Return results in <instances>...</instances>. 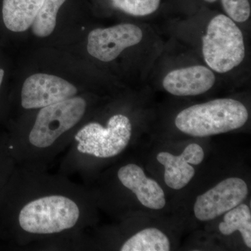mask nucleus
<instances>
[{
    "label": "nucleus",
    "mask_w": 251,
    "mask_h": 251,
    "mask_svg": "<svg viewBox=\"0 0 251 251\" xmlns=\"http://www.w3.org/2000/svg\"><path fill=\"white\" fill-rule=\"evenodd\" d=\"M87 110V100L77 96L38 109L27 128L8 133L16 164L49 169L72 141Z\"/></svg>",
    "instance_id": "nucleus-2"
},
{
    "label": "nucleus",
    "mask_w": 251,
    "mask_h": 251,
    "mask_svg": "<svg viewBox=\"0 0 251 251\" xmlns=\"http://www.w3.org/2000/svg\"><path fill=\"white\" fill-rule=\"evenodd\" d=\"M204 158V150L196 143L189 144L179 156L167 151L157 155V161L165 168L164 180L168 187L180 190L187 186L195 175L191 165H199Z\"/></svg>",
    "instance_id": "nucleus-11"
},
{
    "label": "nucleus",
    "mask_w": 251,
    "mask_h": 251,
    "mask_svg": "<svg viewBox=\"0 0 251 251\" xmlns=\"http://www.w3.org/2000/svg\"><path fill=\"white\" fill-rule=\"evenodd\" d=\"M215 82V74L211 69L195 65L171 71L163 78L162 84L163 88L173 95L193 97L210 90Z\"/></svg>",
    "instance_id": "nucleus-10"
},
{
    "label": "nucleus",
    "mask_w": 251,
    "mask_h": 251,
    "mask_svg": "<svg viewBox=\"0 0 251 251\" xmlns=\"http://www.w3.org/2000/svg\"><path fill=\"white\" fill-rule=\"evenodd\" d=\"M171 242L164 232L155 227L140 230L120 247L121 251H169Z\"/></svg>",
    "instance_id": "nucleus-13"
},
{
    "label": "nucleus",
    "mask_w": 251,
    "mask_h": 251,
    "mask_svg": "<svg viewBox=\"0 0 251 251\" xmlns=\"http://www.w3.org/2000/svg\"><path fill=\"white\" fill-rule=\"evenodd\" d=\"M132 136L130 119L117 113L105 125L98 122L81 125L64 150L59 173L85 178L94 161L112 159L120 156L128 147Z\"/></svg>",
    "instance_id": "nucleus-3"
},
{
    "label": "nucleus",
    "mask_w": 251,
    "mask_h": 251,
    "mask_svg": "<svg viewBox=\"0 0 251 251\" xmlns=\"http://www.w3.org/2000/svg\"><path fill=\"white\" fill-rule=\"evenodd\" d=\"M143 38L142 29L130 23L97 28L89 34L87 49L94 58L101 62H111L125 49L141 42Z\"/></svg>",
    "instance_id": "nucleus-8"
},
{
    "label": "nucleus",
    "mask_w": 251,
    "mask_h": 251,
    "mask_svg": "<svg viewBox=\"0 0 251 251\" xmlns=\"http://www.w3.org/2000/svg\"><path fill=\"white\" fill-rule=\"evenodd\" d=\"M246 49L242 30L228 16L219 14L211 20L202 37V54L208 67L225 74L244 60Z\"/></svg>",
    "instance_id": "nucleus-5"
},
{
    "label": "nucleus",
    "mask_w": 251,
    "mask_h": 251,
    "mask_svg": "<svg viewBox=\"0 0 251 251\" xmlns=\"http://www.w3.org/2000/svg\"><path fill=\"white\" fill-rule=\"evenodd\" d=\"M5 77V71L3 68L0 67V90H1V86H2L3 82Z\"/></svg>",
    "instance_id": "nucleus-19"
},
{
    "label": "nucleus",
    "mask_w": 251,
    "mask_h": 251,
    "mask_svg": "<svg viewBox=\"0 0 251 251\" xmlns=\"http://www.w3.org/2000/svg\"><path fill=\"white\" fill-rule=\"evenodd\" d=\"M65 1L66 0H44L31 26L34 36L47 37L53 32L57 23V13Z\"/></svg>",
    "instance_id": "nucleus-15"
},
{
    "label": "nucleus",
    "mask_w": 251,
    "mask_h": 251,
    "mask_svg": "<svg viewBox=\"0 0 251 251\" xmlns=\"http://www.w3.org/2000/svg\"><path fill=\"white\" fill-rule=\"evenodd\" d=\"M204 1H206V2L214 3L217 1V0H204Z\"/></svg>",
    "instance_id": "nucleus-20"
},
{
    "label": "nucleus",
    "mask_w": 251,
    "mask_h": 251,
    "mask_svg": "<svg viewBox=\"0 0 251 251\" xmlns=\"http://www.w3.org/2000/svg\"><path fill=\"white\" fill-rule=\"evenodd\" d=\"M77 87L62 77L46 74H33L25 81L20 103L25 110H38L77 95Z\"/></svg>",
    "instance_id": "nucleus-7"
},
{
    "label": "nucleus",
    "mask_w": 251,
    "mask_h": 251,
    "mask_svg": "<svg viewBox=\"0 0 251 251\" xmlns=\"http://www.w3.org/2000/svg\"><path fill=\"white\" fill-rule=\"evenodd\" d=\"M119 184L134 193L140 204L149 209L159 210L166 204L164 191L157 181L148 177L143 168L135 163H128L118 168Z\"/></svg>",
    "instance_id": "nucleus-9"
},
{
    "label": "nucleus",
    "mask_w": 251,
    "mask_h": 251,
    "mask_svg": "<svg viewBox=\"0 0 251 251\" xmlns=\"http://www.w3.org/2000/svg\"><path fill=\"white\" fill-rule=\"evenodd\" d=\"M220 232L228 236L239 231L246 246L251 248V213L250 207L246 204H239L225 213L224 220L219 226Z\"/></svg>",
    "instance_id": "nucleus-14"
},
{
    "label": "nucleus",
    "mask_w": 251,
    "mask_h": 251,
    "mask_svg": "<svg viewBox=\"0 0 251 251\" xmlns=\"http://www.w3.org/2000/svg\"><path fill=\"white\" fill-rule=\"evenodd\" d=\"M16 162L10 148L8 133L0 134V193L14 171Z\"/></svg>",
    "instance_id": "nucleus-17"
},
{
    "label": "nucleus",
    "mask_w": 251,
    "mask_h": 251,
    "mask_svg": "<svg viewBox=\"0 0 251 251\" xmlns=\"http://www.w3.org/2000/svg\"><path fill=\"white\" fill-rule=\"evenodd\" d=\"M249 120L245 105L232 99H214L181 110L175 117L176 128L193 137H208L242 128Z\"/></svg>",
    "instance_id": "nucleus-4"
},
{
    "label": "nucleus",
    "mask_w": 251,
    "mask_h": 251,
    "mask_svg": "<svg viewBox=\"0 0 251 251\" xmlns=\"http://www.w3.org/2000/svg\"><path fill=\"white\" fill-rule=\"evenodd\" d=\"M117 9L135 16H148L159 7L161 0H112Z\"/></svg>",
    "instance_id": "nucleus-16"
},
{
    "label": "nucleus",
    "mask_w": 251,
    "mask_h": 251,
    "mask_svg": "<svg viewBox=\"0 0 251 251\" xmlns=\"http://www.w3.org/2000/svg\"><path fill=\"white\" fill-rule=\"evenodd\" d=\"M227 16L235 23L246 22L250 18L251 8L249 0H221Z\"/></svg>",
    "instance_id": "nucleus-18"
},
{
    "label": "nucleus",
    "mask_w": 251,
    "mask_h": 251,
    "mask_svg": "<svg viewBox=\"0 0 251 251\" xmlns=\"http://www.w3.org/2000/svg\"><path fill=\"white\" fill-rule=\"evenodd\" d=\"M16 164L0 193V249H81L91 193L69 176Z\"/></svg>",
    "instance_id": "nucleus-1"
},
{
    "label": "nucleus",
    "mask_w": 251,
    "mask_h": 251,
    "mask_svg": "<svg viewBox=\"0 0 251 251\" xmlns=\"http://www.w3.org/2000/svg\"><path fill=\"white\" fill-rule=\"evenodd\" d=\"M44 0H3L1 21L7 30L23 32L31 27Z\"/></svg>",
    "instance_id": "nucleus-12"
},
{
    "label": "nucleus",
    "mask_w": 251,
    "mask_h": 251,
    "mask_svg": "<svg viewBox=\"0 0 251 251\" xmlns=\"http://www.w3.org/2000/svg\"><path fill=\"white\" fill-rule=\"evenodd\" d=\"M249 194L244 180L229 177L198 196L193 206L195 216L201 221H209L223 215L243 203Z\"/></svg>",
    "instance_id": "nucleus-6"
}]
</instances>
